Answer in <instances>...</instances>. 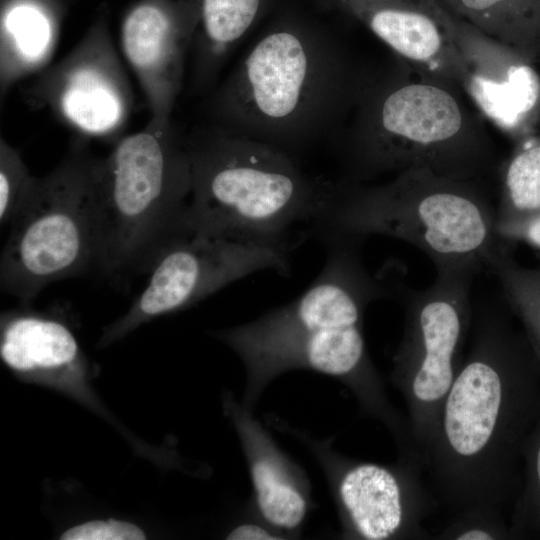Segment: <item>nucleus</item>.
I'll return each instance as SVG.
<instances>
[{
	"mask_svg": "<svg viewBox=\"0 0 540 540\" xmlns=\"http://www.w3.org/2000/svg\"><path fill=\"white\" fill-rule=\"evenodd\" d=\"M320 239L326 247L323 267L299 297L217 334L244 364L242 403L253 410L267 385L285 372L314 371L344 384L361 415L389 430L399 455H416L407 417L390 402L364 336L368 306L392 291L365 267L364 241L341 235Z\"/></svg>",
	"mask_w": 540,
	"mask_h": 540,
	"instance_id": "obj_1",
	"label": "nucleus"
},
{
	"mask_svg": "<svg viewBox=\"0 0 540 540\" xmlns=\"http://www.w3.org/2000/svg\"><path fill=\"white\" fill-rule=\"evenodd\" d=\"M469 351L441 408L424 469L438 505L499 508L515 487V468L540 411L537 365L496 307L473 316Z\"/></svg>",
	"mask_w": 540,
	"mask_h": 540,
	"instance_id": "obj_2",
	"label": "nucleus"
},
{
	"mask_svg": "<svg viewBox=\"0 0 540 540\" xmlns=\"http://www.w3.org/2000/svg\"><path fill=\"white\" fill-rule=\"evenodd\" d=\"M370 72L325 30L282 21L258 38L217 88L210 125L295 155L338 137Z\"/></svg>",
	"mask_w": 540,
	"mask_h": 540,
	"instance_id": "obj_3",
	"label": "nucleus"
},
{
	"mask_svg": "<svg viewBox=\"0 0 540 540\" xmlns=\"http://www.w3.org/2000/svg\"><path fill=\"white\" fill-rule=\"evenodd\" d=\"M461 92L398 57L383 71L371 70L335 139L342 179L369 183L414 168L460 180L486 175L495 147Z\"/></svg>",
	"mask_w": 540,
	"mask_h": 540,
	"instance_id": "obj_4",
	"label": "nucleus"
},
{
	"mask_svg": "<svg viewBox=\"0 0 540 540\" xmlns=\"http://www.w3.org/2000/svg\"><path fill=\"white\" fill-rule=\"evenodd\" d=\"M192 187L184 230L292 251L326 212L336 182L305 172L295 155L215 126L186 136Z\"/></svg>",
	"mask_w": 540,
	"mask_h": 540,
	"instance_id": "obj_5",
	"label": "nucleus"
},
{
	"mask_svg": "<svg viewBox=\"0 0 540 540\" xmlns=\"http://www.w3.org/2000/svg\"><path fill=\"white\" fill-rule=\"evenodd\" d=\"M477 182L427 168L408 169L376 185L341 179L310 233L362 241L387 236L419 249L436 272L478 274L489 270L505 247L496 232V208Z\"/></svg>",
	"mask_w": 540,
	"mask_h": 540,
	"instance_id": "obj_6",
	"label": "nucleus"
},
{
	"mask_svg": "<svg viewBox=\"0 0 540 540\" xmlns=\"http://www.w3.org/2000/svg\"><path fill=\"white\" fill-rule=\"evenodd\" d=\"M192 187L186 136L150 119L120 138L94 167L96 269L116 286L148 273L184 231Z\"/></svg>",
	"mask_w": 540,
	"mask_h": 540,
	"instance_id": "obj_7",
	"label": "nucleus"
},
{
	"mask_svg": "<svg viewBox=\"0 0 540 540\" xmlns=\"http://www.w3.org/2000/svg\"><path fill=\"white\" fill-rule=\"evenodd\" d=\"M95 161L82 138L52 171L35 176L9 223L0 260L2 292L28 304L51 283L95 271Z\"/></svg>",
	"mask_w": 540,
	"mask_h": 540,
	"instance_id": "obj_8",
	"label": "nucleus"
},
{
	"mask_svg": "<svg viewBox=\"0 0 540 540\" xmlns=\"http://www.w3.org/2000/svg\"><path fill=\"white\" fill-rule=\"evenodd\" d=\"M470 270L437 271L422 290L394 287L404 307L391 381L402 394L415 451L423 464L444 399L464 359L472 328Z\"/></svg>",
	"mask_w": 540,
	"mask_h": 540,
	"instance_id": "obj_9",
	"label": "nucleus"
},
{
	"mask_svg": "<svg viewBox=\"0 0 540 540\" xmlns=\"http://www.w3.org/2000/svg\"><path fill=\"white\" fill-rule=\"evenodd\" d=\"M266 419L300 441L318 461L338 511L343 538H432L423 522L438 504L423 479L420 460L398 456L393 464H379L352 459L334 449L332 437H312L279 416Z\"/></svg>",
	"mask_w": 540,
	"mask_h": 540,
	"instance_id": "obj_10",
	"label": "nucleus"
},
{
	"mask_svg": "<svg viewBox=\"0 0 540 540\" xmlns=\"http://www.w3.org/2000/svg\"><path fill=\"white\" fill-rule=\"evenodd\" d=\"M290 253L184 230L158 255L145 287L104 338L115 339L150 319L190 307L251 274L274 270L287 275Z\"/></svg>",
	"mask_w": 540,
	"mask_h": 540,
	"instance_id": "obj_11",
	"label": "nucleus"
},
{
	"mask_svg": "<svg viewBox=\"0 0 540 540\" xmlns=\"http://www.w3.org/2000/svg\"><path fill=\"white\" fill-rule=\"evenodd\" d=\"M25 97L35 108L49 109L82 138L111 139L123 131L133 93L111 37L107 10L67 55L38 73Z\"/></svg>",
	"mask_w": 540,
	"mask_h": 540,
	"instance_id": "obj_12",
	"label": "nucleus"
},
{
	"mask_svg": "<svg viewBox=\"0 0 540 540\" xmlns=\"http://www.w3.org/2000/svg\"><path fill=\"white\" fill-rule=\"evenodd\" d=\"M197 24L196 0H137L123 16L121 49L152 120H171Z\"/></svg>",
	"mask_w": 540,
	"mask_h": 540,
	"instance_id": "obj_13",
	"label": "nucleus"
},
{
	"mask_svg": "<svg viewBox=\"0 0 540 540\" xmlns=\"http://www.w3.org/2000/svg\"><path fill=\"white\" fill-rule=\"evenodd\" d=\"M451 24L464 67L461 89L493 125L517 132L538 103V75L515 57L511 46L476 27Z\"/></svg>",
	"mask_w": 540,
	"mask_h": 540,
	"instance_id": "obj_14",
	"label": "nucleus"
},
{
	"mask_svg": "<svg viewBox=\"0 0 540 540\" xmlns=\"http://www.w3.org/2000/svg\"><path fill=\"white\" fill-rule=\"evenodd\" d=\"M225 410L239 437L259 519L286 536L299 534L314 506L306 472L276 444L252 409L232 397Z\"/></svg>",
	"mask_w": 540,
	"mask_h": 540,
	"instance_id": "obj_15",
	"label": "nucleus"
},
{
	"mask_svg": "<svg viewBox=\"0 0 540 540\" xmlns=\"http://www.w3.org/2000/svg\"><path fill=\"white\" fill-rule=\"evenodd\" d=\"M395 55L415 68L461 87L464 67L445 23L400 0H343Z\"/></svg>",
	"mask_w": 540,
	"mask_h": 540,
	"instance_id": "obj_16",
	"label": "nucleus"
},
{
	"mask_svg": "<svg viewBox=\"0 0 540 540\" xmlns=\"http://www.w3.org/2000/svg\"><path fill=\"white\" fill-rule=\"evenodd\" d=\"M1 97L53 58L66 14L63 0L0 1Z\"/></svg>",
	"mask_w": 540,
	"mask_h": 540,
	"instance_id": "obj_17",
	"label": "nucleus"
},
{
	"mask_svg": "<svg viewBox=\"0 0 540 540\" xmlns=\"http://www.w3.org/2000/svg\"><path fill=\"white\" fill-rule=\"evenodd\" d=\"M0 355L8 367L24 375H66L78 372L83 362L69 327L30 309L3 315Z\"/></svg>",
	"mask_w": 540,
	"mask_h": 540,
	"instance_id": "obj_18",
	"label": "nucleus"
},
{
	"mask_svg": "<svg viewBox=\"0 0 540 540\" xmlns=\"http://www.w3.org/2000/svg\"><path fill=\"white\" fill-rule=\"evenodd\" d=\"M198 24L192 43L193 85L203 90L252 28L264 0H196Z\"/></svg>",
	"mask_w": 540,
	"mask_h": 540,
	"instance_id": "obj_19",
	"label": "nucleus"
},
{
	"mask_svg": "<svg viewBox=\"0 0 540 540\" xmlns=\"http://www.w3.org/2000/svg\"><path fill=\"white\" fill-rule=\"evenodd\" d=\"M540 215V142L523 143L505 167L496 227Z\"/></svg>",
	"mask_w": 540,
	"mask_h": 540,
	"instance_id": "obj_20",
	"label": "nucleus"
},
{
	"mask_svg": "<svg viewBox=\"0 0 540 540\" xmlns=\"http://www.w3.org/2000/svg\"><path fill=\"white\" fill-rule=\"evenodd\" d=\"M489 270L497 276L508 303L523 318L540 352V271L519 268L506 250Z\"/></svg>",
	"mask_w": 540,
	"mask_h": 540,
	"instance_id": "obj_21",
	"label": "nucleus"
},
{
	"mask_svg": "<svg viewBox=\"0 0 540 540\" xmlns=\"http://www.w3.org/2000/svg\"><path fill=\"white\" fill-rule=\"evenodd\" d=\"M512 537L505 524L502 510L473 505L453 513L448 524L433 539L440 540H498Z\"/></svg>",
	"mask_w": 540,
	"mask_h": 540,
	"instance_id": "obj_22",
	"label": "nucleus"
},
{
	"mask_svg": "<svg viewBox=\"0 0 540 540\" xmlns=\"http://www.w3.org/2000/svg\"><path fill=\"white\" fill-rule=\"evenodd\" d=\"M35 176L20 151L3 136L0 139V221L9 224L26 198Z\"/></svg>",
	"mask_w": 540,
	"mask_h": 540,
	"instance_id": "obj_23",
	"label": "nucleus"
},
{
	"mask_svg": "<svg viewBox=\"0 0 540 540\" xmlns=\"http://www.w3.org/2000/svg\"><path fill=\"white\" fill-rule=\"evenodd\" d=\"M522 452L527 459V478L523 494L513 516L512 536L540 528V421L526 438Z\"/></svg>",
	"mask_w": 540,
	"mask_h": 540,
	"instance_id": "obj_24",
	"label": "nucleus"
},
{
	"mask_svg": "<svg viewBox=\"0 0 540 540\" xmlns=\"http://www.w3.org/2000/svg\"><path fill=\"white\" fill-rule=\"evenodd\" d=\"M138 526L119 520H95L74 526L61 535L63 540H143Z\"/></svg>",
	"mask_w": 540,
	"mask_h": 540,
	"instance_id": "obj_25",
	"label": "nucleus"
},
{
	"mask_svg": "<svg viewBox=\"0 0 540 540\" xmlns=\"http://www.w3.org/2000/svg\"><path fill=\"white\" fill-rule=\"evenodd\" d=\"M512 0H458L459 6L466 11L477 23V29L494 38L498 10Z\"/></svg>",
	"mask_w": 540,
	"mask_h": 540,
	"instance_id": "obj_26",
	"label": "nucleus"
},
{
	"mask_svg": "<svg viewBox=\"0 0 540 540\" xmlns=\"http://www.w3.org/2000/svg\"><path fill=\"white\" fill-rule=\"evenodd\" d=\"M496 232L504 241L524 239L540 248V215L524 221L498 226Z\"/></svg>",
	"mask_w": 540,
	"mask_h": 540,
	"instance_id": "obj_27",
	"label": "nucleus"
},
{
	"mask_svg": "<svg viewBox=\"0 0 540 540\" xmlns=\"http://www.w3.org/2000/svg\"><path fill=\"white\" fill-rule=\"evenodd\" d=\"M231 540L284 539L286 535L262 520H248L236 525L226 536Z\"/></svg>",
	"mask_w": 540,
	"mask_h": 540,
	"instance_id": "obj_28",
	"label": "nucleus"
}]
</instances>
